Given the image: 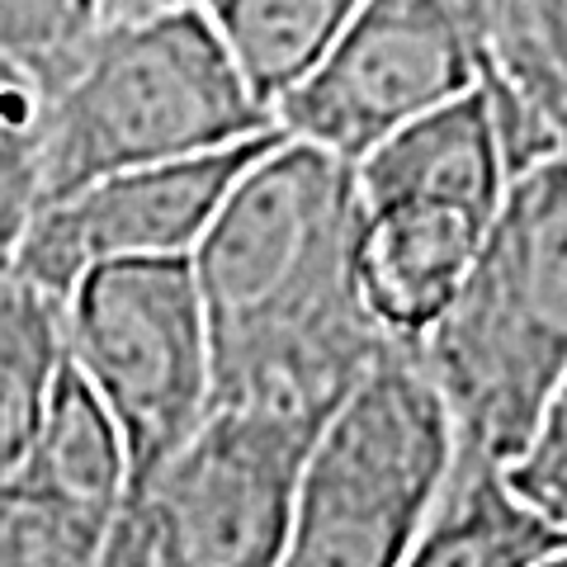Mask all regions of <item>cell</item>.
<instances>
[{"label": "cell", "mask_w": 567, "mask_h": 567, "mask_svg": "<svg viewBox=\"0 0 567 567\" xmlns=\"http://www.w3.org/2000/svg\"><path fill=\"white\" fill-rule=\"evenodd\" d=\"M360 175L275 133L223 194L189 275L199 289L213 406L331 416L398 346L360 298Z\"/></svg>", "instance_id": "cell-1"}, {"label": "cell", "mask_w": 567, "mask_h": 567, "mask_svg": "<svg viewBox=\"0 0 567 567\" xmlns=\"http://www.w3.org/2000/svg\"><path fill=\"white\" fill-rule=\"evenodd\" d=\"M416 354L445 402L454 458L506 468L567 379V156L506 185Z\"/></svg>", "instance_id": "cell-2"}, {"label": "cell", "mask_w": 567, "mask_h": 567, "mask_svg": "<svg viewBox=\"0 0 567 567\" xmlns=\"http://www.w3.org/2000/svg\"><path fill=\"white\" fill-rule=\"evenodd\" d=\"M265 133H275L270 104L199 0L100 24L43 91V204L104 175L213 156Z\"/></svg>", "instance_id": "cell-3"}, {"label": "cell", "mask_w": 567, "mask_h": 567, "mask_svg": "<svg viewBox=\"0 0 567 567\" xmlns=\"http://www.w3.org/2000/svg\"><path fill=\"white\" fill-rule=\"evenodd\" d=\"M450 473L445 402L398 341L317 431L275 567H402Z\"/></svg>", "instance_id": "cell-4"}, {"label": "cell", "mask_w": 567, "mask_h": 567, "mask_svg": "<svg viewBox=\"0 0 567 567\" xmlns=\"http://www.w3.org/2000/svg\"><path fill=\"white\" fill-rule=\"evenodd\" d=\"M66 364L114 416L128 492L156 477L213 402V364L189 260H123L85 275L62 303Z\"/></svg>", "instance_id": "cell-5"}, {"label": "cell", "mask_w": 567, "mask_h": 567, "mask_svg": "<svg viewBox=\"0 0 567 567\" xmlns=\"http://www.w3.org/2000/svg\"><path fill=\"white\" fill-rule=\"evenodd\" d=\"M322 425L312 412L213 406L189 445L123 496L114 535L142 567H275Z\"/></svg>", "instance_id": "cell-6"}, {"label": "cell", "mask_w": 567, "mask_h": 567, "mask_svg": "<svg viewBox=\"0 0 567 567\" xmlns=\"http://www.w3.org/2000/svg\"><path fill=\"white\" fill-rule=\"evenodd\" d=\"M477 85L450 0H364L275 100V128L360 166L406 123Z\"/></svg>", "instance_id": "cell-7"}, {"label": "cell", "mask_w": 567, "mask_h": 567, "mask_svg": "<svg viewBox=\"0 0 567 567\" xmlns=\"http://www.w3.org/2000/svg\"><path fill=\"white\" fill-rule=\"evenodd\" d=\"M275 133L213 156L104 175L66 199L43 204L14 256V275L66 303V293L100 265L189 260L223 194Z\"/></svg>", "instance_id": "cell-8"}, {"label": "cell", "mask_w": 567, "mask_h": 567, "mask_svg": "<svg viewBox=\"0 0 567 567\" xmlns=\"http://www.w3.org/2000/svg\"><path fill=\"white\" fill-rule=\"evenodd\" d=\"M354 279L369 317L402 346H416L450 308L477 256L483 213L454 204H360Z\"/></svg>", "instance_id": "cell-9"}, {"label": "cell", "mask_w": 567, "mask_h": 567, "mask_svg": "<svg viewBox=\"0 0 567 567\" xmlns=\"http://www.w3.org/2000/svg\"><path fill=\"white\" fill-rule=\"evenodd\" d=\"M360 204H454L492 218L511 185L483 91L440 104L364 156Z\"/></svg>", "instance_id": "cell-10"}, {"label": "cell", "mask_w": 567, "mask_h": 567, "mask_svg": "<svg viewBox=\"0 0 567 567\" xmlns=\"http://www.w3.org/2000/svg\"><path fill=\"white\" fill-rule=\"evenodd\" d=\"M477 85L529 110L567 156V0H450Z\"/></svg>", "instance_id": "cell-11"}, {"label": "cell", "mask_w": 567, "mask_h": 567, "mask_svg": "<svg viewBox=\"0 0 567 567\" xmlns=\"http://www.w3.org/2000/svg\"><path fill=\"white\" fill-rule=\"evenodd\" d=\"M558 548L567 539L511 496L502 468L454 458L450 483L402 567H535Z\"/></svg>", "instance_id": "cell-12"}, {"label": "cell", "mask_w": 567, "mask_h": 567, "mask_svg": "<svg viewBox=\"0 0 567 567\" xmlns=\"http://www.w3.org/2000/svg\"><path fill=\"white\" fill-rule=\"evenodd\" d=\"M24 483L43 487L62 502L91 511L100 520H118L123 496H128V454L114 416L85 388L71 364H62L58 388L48 398L43 425L33 435L24 468L14 473Z\"/></svg>", "instance_id": "cell-13"}, {"label": "cell", "mask_w": 567, "mask_h": 567, "mask_svg": "<svg viewBox=\"0 0 567 567\" xmlns=\"http://www.w3.org/2000/svg\"><path fill=\"white\" fill-rule=\"evenodd\" d=\"M62 364V298L10 270L0 279V483L24 468Z\"/></svg>", "instance_id": "cell-14"}, {"label": "cell", "mask_w": 567, "mask_h": 567, "mask_svg": "<svg viewBox=\"0 0 567 567\" xmlns=\"http://www.w3.org/2000/svg\"><path fill=\"white\" fill-rule=\"evenodd\" d=\"M251 91L270 104L322 58L364 0H199Z\"/></svg>", "instance_id": "cell-15"}, {"label": "cell", "mask_w": 567, "mask_h": 567, "mask_svg": "<svg viewBox=\"0 0 567 567\" xmlns=\"http://www.w3.org/2000/svg\"><path fill=\"white\" fill-rule=\"evenodd\" d=\"M114 520L62 502L43 487L0 483V567H104Z\"/></svg>", "instance_id": "cell-16"}, {"label": "cell", "mask_w": 567, "mask_h": 567, "mask_svg": "<svg viewBox=\"0 0 567 567\" xmlns=\"http://www.w3.org/2000/svg\"><path fill=\"white\" fill-rule=\"evenodd\" d=\"M43 204V91L0 66V279L14 270Z\"/></svg>", "instance_id": "cell-17"}, {"label": "cell", "mask_w": 567, "mask_h": 567, "mask_svg": "<svg viewBox=\"0 0 567 567\" xmlns=\"http://www.w3.org/2000/svg\"><path fill=\"white\" fill-rule=\"evenodd\" d=\"M100 24L95 0H0V66L48 91Z\"/></svg>", "instance_id": "cell-18"}, {"label": "cell", "mask_w": 567, "mask_h": 567, "mask_svg": "<svg viewBox=\"0 0 567 567\" xmlns=\"http://www.w3.org/2000/svg\"><path fill=\"white\" fill-rule=\"evenodd\" d=\"M502 483L525 511H535L548 529L567 539V379L548 398L529 445L502 468Z\"/></svg>", "instance_id": "cell-19"}, {"label": "cell", "mask_w": 567, "mask_h": 567, "mask_svg": "<svg viewBox=\"0 0 567 567\" xmlns=\"http://www.w3.org/2000/svg\"><path fill=\"white\" fill-rule=\"evenodd\" d=\"M104 24H123V20H147V14H162L175 6H189V0H95Z\"/></svg>", "instance_id": "cell-20"}, {"label": "cell", "mask_w": 567, "mask_h": 567, "mask_svg": "<svg viewBox=\"0 0 567 567\" xmlns=\"http://www.w3.org/2000/svg\"><path fill=\"white\" fill-rule=\"evenodd\" d=\"M535 567H567V548H558V554H548L544 563H535Z\"/></svg>", "instance_id": "cell-21"}]
</instances>
